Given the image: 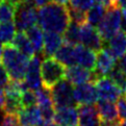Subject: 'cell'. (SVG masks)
Masks as SVG:
<instances>
[{"instance_id":"6da1fadb","label":"cell","mask_w":126,"mask_h":126,"mask_svg":"<svg viewBox=\"0 0 126 126\" xmlns=\"http://www.w3.org/2000/svg\"><path fill=\"white\" fill-rule=\"evenodd\" d=\"M68 6L57 2H49L38 11V24L45 31L64 33L70 23Z\"/></svg>"},{"instance_id":"7a4b0ae2","label":"cell","mask_w":126,"mask_h":126,"mask_svg":"<svg viewBox=\"0 0 126 126\" xmlns=\"http://www.w3.org/2000/svg\"><path fill=\"white\" fill-rule=\"evenodd\" d=\"M29 58L30 57L26 56L13 44H3L1 61L6 68L12 80L20 81L24 79Z\"/></svg>"},{"instance_id":"3957f363","label":"cell","mask_w":126,"mask_h":126,"mask_svg":"<svg viewBox=\"0 0 126 126\" xmlns=\"http://www.w3.org/2000/svg\"><path fill=\"white\" fill-rule=\"evenodd\" d=\"M121 23H122V10L119 4L115 3L106 7L105 15L97 26V29L103 41H109L112 35L121 30Z\"/></svg>"},{"instance_id":"277c9868","label":"cell","mask_w":126,"mask_h":126,"mask_svg":"<svg viewBox=\"0 0 126 126\" xmlns=\"http://www.w3.org/2000/svg\"><path fill=\"white\" fill-rule=\"evenodd\" d=\"M32 0H23L16 6L14 23L17 31H26L38 23V11Z\"/></svg>"},{"instance_id":"5b68a950","label":"cell","mask_w":126,"mask_h":126,"mask_svg":"<svg viewBox=\"0 0 126 126\" xmlns=\"http://www.w3.org/2000/svg\"><path fill=\"white\" fill-rule=\"evenodd\" d=\"M41 75L43 85L51 89L60 80L66 78V68L55 57L48 56L41 64Z\"/></svg>"},{"instance_id":"8992f818","label":"cell","mask_w":126,"mask_h":126,"mask_svg":"<svg viewBox=\"0 0 126 126\" xmlns=\"http://www.w3.org/2000/svg\"><path fill=\"white\" fill-rule=\"evenodd\" d=\"M50 90L55 110L77 105L74 98V87L67 78L60 80Z\"/></svg>"},{"instance_id":"52a82bcc","label":"cell","mask_w":126,"mask_h":126,"mask_svg":"<svg viewBox=\"0 0 126 126\" xmlns=\"http://www.w3.org/2000/svg\"><path fill=\"white\" fill-rule=\"evenodd\" d=\"M94 82H95L97 89L98 99L117 102L123 96V92L110 79V76H101V77L97 78Z\"/></svg>"},{"instance_id":"ba28073f","label":"cell","mask_w":126,"mask_h":126,"mask_svg":"<svg viewBox=\"0 0 126 126\" xmlns=\"http://www.w3.org/2000/svg\"><path fill=\"white\" fill-rule=\"evenodd\" d=\"M42 53H35L33 56L29 58V63L26 70V74L24 80L29 90L37 91L43 85L42 81V75H41V64L42 60L41 56Z\"/></svg>"},{"instance_id":"9c48e42d","label":"cell","mask_w":126,"mask_h":126,"mask_svg":"<svg viewBox=\"0 0 126 126\" xmlns=\"http://www.w3.org/2000/svg\"><path fill=\"white\" fill-rule=\"evenodd\" d=\"M35 92L37 95L38 106L43 117L44 122H50L53 121L55 115V107L53 104V99L51 95V90L42 85L40 89H38Z\"/></svg>"},{"instance_id":"30bf717a","label":"cell","mask_w":126,"mask_h":126,"mask_svg":"<svg viewBox=\"0 0 126 126\" xmlns=\"http://www.w3.org/2000/svg\"><path fill=\"white\" fill-rule=\"evenodd\" d=\"M80 43L96 52L101 50L104 45V41L98 29H96L95 26L89 24L88 22L80 25Z\"/></svg>"},{"instance_id":"8fae6325","label":"cell","mask_w":126,"mask_h":126,"mask_svg":"<svg viewBox=\"0 0 126 126\" xmlns=\"http://www.w3.org/2000/svg\"><path fill=\"white\" fill-rule=\"evenodd\" d=\"M74 98L78 105L81 104H95L98 101V93L94 81L84 82L75 85Z\"/></svg>"},{"instance_id":"7c38bea8","label":"cell","mask_w":126,"mask_h":126,"mask_svg":"<svg viewBox=\"0 0 126 126\" xmlns=\"http://www.w3.org/2000/svg\"><path fill=\"white\" fill-rule=\"evenodd\" d=\"M66 78L73 85H78L84 82L95 81L98 76L94 72V70H90L81 66L75 65L70 66L66 69Z\"/></svg>"},{"instance_id":"4fadbf2b","label":"cell","mask_w":126,"mask_h":126,"mask_svg":"<svg viewBox=\"0 0 126 126\" xmlns=\"http://www.w3.org/2000/svg\"><path fill=\"white\" fill-rule=\"evenodd\" d=\"M117 65V58H115L106 49L102 48L97 53L96 57V66L94 72L99 77L101 76H109L111 70L115 68Z\"/></svg>"},{"instance_id":"5bb4252c","label":"cell","mask_w":126,"mask_h":126,"mask_svg":"<svg viewBox=\"0 0 126 126\" xmlns=\"http://www.w3.org/2000/svg\"><path fill=\"white\" fill-rule=\"evenodd\" d=\"M80 126H100L101 118L97 106L94 104H81L78 107Z\"/></svg>"},{"instance_id":"9a60e30c","label":"cell","mask_w":126,"mask_h":126,"mask_svg":"<svg viewBox=\"0 0 126 126\" xmlns=\"http://www.w3.org/2000/svg\"><path fill=\"white\" fill-rule=\"evenodd\" d=\"M53 121L61 126H78V109H76L75 106L56 109Z\"/></svg>"},{"instance_id":"2e32d148","label":"cell","mask_w":126,"mask_h":126,"mask_svg":"<svg viewBox=\"0 0 126 126\" xmlns=\"http://www.w3.org/2000/svg\"><path fill=\"white\" fill-rule=\"evenodd\" d=\"M96 51L92 50L83 45L76 44L75 45V58L76 65L81 66L83 68L90 70H94L96 66Z\"/></svg>"},{"instance_id":"e0dca14e","label":"cell","mask_w":126,"mask_h":126,"mask_svg":"<svg viewBox=\"0 0 126 126\" xmlns=\"http://www.w3.org/2000/svg\"><path fill=\"white\" fill-rule=\"evenodd\" d=\"M103 48L106 49L115 58H118L126 52V33L122 30H119L116 34L104 42Z\"/></svg>"},{"instance_id":"ac0fdd59","label":"cell","mask_w":126,"mask_h":126,"mask_svg":"<svg viewBox=\"0 0 126 126\" xmlns=\"http://www.w3.org/2000/svg\"><path fill=\"white\" fill-rule=\"evenodd\" d=\"M22 126H42L44 120L39 106L33 105L29 107H23L18 114Z\"/></svg>"},{"instance_id":"d6986e66","label":"cell","mask_w":126,"mask_h":126,"mask_svg":"<svg viewBox=\"0 0 126 126\" xmlns=\"http://www.w3.org/2000/svg\"><path fill=\"white\" fill-rule=\"evenodd\" d=\"M63 44H64V38L62 37L61 33L53 32V31H45L43 56H53Z\"/></svg>"},{"instance_id":"ffe728a7","label":"cell","mask_w":126,"mask_h":126,"mask_svg":"<svg viewBox=\"0 0 126 126\" xmlns=\"http://www.w3.org/2000/svg\"><path fill=\"white\" fill-rule=\"evenodd\" d=\"M96 106L101 120H120L118 105L116 104V102L98 99V101L96 102Z\"/></svg>"},{"instance_id":"44dd1931","label":"cell","mask_w":126,"mask_h":126,"mask_svg":"<svg viewBox=\"0 0 126 126\" xmlns=\"http://www.w3.org/2000/svg\"><path fill=\"white\" fill-rule=\"evenodd\" d=\"M11 44H13L17 49H19L22 53H24L28 57L33 56L37 53L33 45L31 44L30 40L28 39L25 31H18V32H16Z\"/></svg>"},{"instance_id":"7402d4cb","label":"cell","mask_w":126,"mask_h":126,"mask_svg":"<svg viewBox=\"0 0 126 126\" xmlns=\"http://www.w3.org/2000/svg\"><path fill=\"white\" fill-rule=\"evenodd\" d=\"M54 57L62 63L65 67L75 66L76 65V58H75V45H72L69 43L63 44L61 48L55 52Z\"/></svg>"},{"instance_id":"603a6c76","label":"cell","mask_w":126,"mask_h":126,"mask_svg":"<svg viewBox=\"0 0 126 126\" xmlns=\"http://www.w3.org/2000/svg\"><path fill=\"white\" fill-rule=\"evenodd\" d=\"M31 44L33 45L37 53H42L44 48V32L43 29L38 25H33L25 31Z\"/></svg>"},{"instance_id":"cb8c5ba5","label":"cell","mask_w":126,"mask_h":126,"mask_svg":"<svg viewBox=\"0 0 126 126\" xmlns=\"http://www.w3.org/2000/svg\"><path fill=\"white\" fill-rule=\"evenodd\" d=\"M106 6H104L101 3H95L94 5L90 8V10L85 13V17H87V22L92 26H97L102 21L103 17L105 15Z\"/></svg>"},{"instance_id":"d4e9b609","label":"cell","mask_w":126,"mask_h":126,"mask_svg":"<svg viewBox=\"0 0 126 126\" xmlns=\"http://www.w3.org/2000/svg\"><path fill=\"white\" fill-rule=\"evenodd\" d=\"M64 41L72 45L80 43V24L70 21L69 25L64 31Z\"/></svg>"},{"instance_id":"484cf974","label":"cell","mask_w":126,"mask_h":126,"mask_svg":"<svg viewBox=\"0 0 126 126\" xmlns=\"http://www.w3.org/2000/svg\"><path fill=\"white\" fill-rule=\"evenodd\" d=\"M16 26L14 21L0 23V42L2 44L12 43L16 34Z\"/></svg>"},{"instance_id":"4316f807","label":"cell","mask_w":126,"mask_h":126,"mask_svg":"<svg viewBox=\"0 0 126 126\" xmlns=\"http://www.w3.org/2000/svg\"><path fill=\"white\" fill-rule=\"evenodd\" d=\"M16 6L7 0H3L0 3V23L14 21Z\"/></svg>"},{"instance_id":"83f0119b","label":"cell","mask_w":126,"mask_h":126,"mask_svg":"<svg viewBox=\"0 0 126 126\" xmlns=\"http://www.w3.org/2000/svg\"><path fill=\"white\" fill-rule=\"evenodd\" d=\"M110 79L114 81L118 87L121 89V91L123 92V94L126 92V74L123 73L118 67H115L111 70V72L109 74Z\"/></svg>"},{"instance_id":"f1b7e54d","label":"cell","mask_w":126,"mask_h":126,"mask_svg":"<svg viewBox=\"0 0 126 126\" xmlns=\"http://www.w3.org/2000/svg\"><path fill=\"white\" fill-rule=\"evenodd\" d=\"M21 103L23 107H29L38 104L37 101V95L35 92L32 90H26L21 94Z\"/></svg>"},{"instance_id":"f546056e","label":"cell","mask_w":126,"mask_h":126,"mask_svg":"<svg viewBox=\"0 0 126 126\" xmlns=\"http://www.w3.org/2000/svg\"><path fill=\"white\" fill-rule=\"evenodd\" d=\"M95 3V0H70L69 6L87 13Z\"/></svg>"},{"instance_id":"4dcf8cb0","label":"cell","mask_w":126,"mask_h":126,"mask_svg":"<svg viewBox=\"0 0 126 126\" xmlns=\"http://www.w3.org/2000/svg\"><path fill=\"white\" fill-rule=\"evenodd\" d=\"M68 11H69V16H70V20L74 21L78 24H83L87 22V17H85V12L76 10L68 5Z\"/></svg>"},{"instance_id":"1f68e13d","label":"cell","mask_w":126,"mask_h":126,"mask_svg":"<svg viewBox=\"0 0 126 126\" xmlns=\"http://www.w3.org/2000/svg\"><path fill=\"white\" fill-rule=\"evenodd\" d=\"M1 126H22V125L20 123L18 115L6 114L5 117H4V120H3Z\"/></svg>"},{"instance_id":"d6a6232c","label":"cell","mask_w":126,"mask_h":126,"mask_svg":"<svg viewBox=\"0 0 126 126\" xmlns=\"http://www.w3.org/2000/svg\"><path fill=\"white\" fill-rule=\"evenodd\" d=\"M11 81V76L8 74L6 68L3 64L0 63V88H5Z\"/></svg>"},{"instance_id":"836d02e7","label":"cell","mask_w":126,"mask_h":126,"mask_svg":"<svg viewBox=\"0 0 126 126\" xmlns=\"http://www.w3.org/2000/svg\"><path fill=\"white\" fill-rule=\"evenodd\" d=\"M118 110H119V116L121 119L126 120V99L124 96H122L118 101Z\"/></svg>"},{"instance_id":"e575fe53","label":"cell","mask_w":126,"mask_h":126,"mask_svg":"<svg viewBox=\"0 0 126 126\" xmlns=\"http://www.w3.org/2000/svg\"><path fill=\"white\" fill-rule=\"evenodd\" d=\"M117 67L126 74V52L117 60Z\"/></svg>"},{"instance_id":"d590c367","label":"cell","mask_w":126,"mask_h":126,"mask_svg":"<svg viewBox=\"0 0 126 126\" xmlns=\"http://www.w3.org/2000/svg\"><path fill=\"white\" fill-rule=\"evenodd\" d=\"M120 123H121L120 120H114V121L101 120L100 126H120Z\"/></svg>"},{"instance_id":"8d00e7d4","label":"cell","mask_w":126,"mask_h":126,"mask_svg":"<svg viewBox=\"0 0 126 126\" xmlns=\"http://www.w3.org/2000/svg\"><path fill=\"white\" fill-rule=\"evenodd\" d=\"M5 100H6V96H5L4 89L0 88V109L4 110V106H5Z\"/></svg>"},{"instance_id":"74e56055","label":"cell","mask_w":126,"mask_h":126,"mask_svg":"<svg viewBox=\"0 0 126 126\" xmlns=\"http://www.w3.org/2000/svg\"><path fill=\"white\" fill-rule=\"evenodd\" d=\"M121 30L126 33V8H122V23H121Z\"/></svg>"},{"instance_id":"f35d334b","label":"cell","mask_w":126,"mask_h":126,"mask_svg":"<svg viewBox=\"0 0 126 126\" xmlns=\"http://www.w3.org/2000/svg\"><path fill=\"white\" fill-rule=\"evenodd\" d=\"M32 1H33V3L35 4V6L37 7H41V6L45 5V4L51 2L52 0H32Z\"/></svg>"},{"instance_id":"ab89813d","label":"cell","mask_w":126,"mask_h":126,"mask_svg":"<svg viewBox=\"0 0 126 126\" xmlns=\"http://www.w3.org/2000/svg\"><path fill=\"white\" fill-rule=\"evenodd\" d=\"M6 115V112L5 110H4L3 109H0V126H1L2 122H3V120H4V117H5Z\"/></svg>"},{"instance_id":"60d3db41","label":"cell","mask_w":126,"mask_h":126,"mask_svg":"<svg viewBox=\"0 0 126 126\" xmlns=\"http://www.w3.org/2000/svg\"><path fill=\"white\" fill-rule=\"evenodd\" d=\"M117 2L121 8H126V0H117Z\"/></svg>"},{"instance_id":"b9f144b4","label":"cell","mask_w":126,"mask_h":126,"mask_svg":"<svg viewBox=\"0 0 126 126\" xmlns=\"http://www.w3.org/2000/svg\"><path fill=\"white\" fill-rule=\"evenodd\" d=\"M54 1L57 3L63 4V5H67V6H68L69 3H70V0H54Z\"/></svg>"},{"instance_id":"7bdbcfd3","label":"cell","mask_w":126,"mask_h":126,"mask_svg":"<svg viewBox=\"0 0 126 126\" xmlns=\"http://www.w3.org/2000/svg\"><path fill=\"white\" fill-rule=\"evenodd\" d=\"M42 126H61V125H58L57 123H53L52 121H50V122H44V124Z\"/></svg>"},{"instance_id":"ee69618b","label":"cell","mask_w":126,"mask_h":126,"mask_svg":"<svg viewBox=\"0 0 126 126\" xmlns=\"http://www.w3.org/2000/svg\"><path fill=\"white\" fill-rule=\"evenodd\" d=\"M2 51H3V45L1 42H0V58L2 56Z\"/></svg>"},{"instance_id":"f6af8a7d","label":"cell","mask_w":126,"mask_h":126,"mask_svg":"<svg viewBox=\"0 0 126 126\" xmlns=\"http://www.w3.org/2000/svg\"><path fill=\"white\" fill-rule=\"evenodd\" d=\"M120 126H126V120L122 121V122H121V123H120Z\"/></svg>"},{"instance_id":"bcb514c9","label":"cell","mask_w":126,"mask_h":126,"mask_svg":"<svg viewBox=\"0 0 126 126\" xmlns=\"http://www.w3.org/2000/svg\"><path fill=\"white\" fill-rule=\"evenodd\" d=\"M124 97H125V99H126V92L124 93Z\"/></svg>"},{"instance_id":"7dc6e473","label":"cell","mask_w":126,"mask_h":126,"mask_svg":"<svg viewBox=\"0 0 126 126\" xmlns=\"http://www.w3.org/2000/svg\"><path fill=\"white\" fill-rule=\"evenodd\" d=\"M2 1H3V0H0V3H1V2H2Z\"/></svg>"},{"instance_id":"c3c4849f","label":"cell","mask_w":126,"mask_h":126,"mask_svg":"<svg viewBox=\"0 0 126 126\" xmlns=\"http://www.w3.org/2000/svg\"><path fill=\"white\" fill-rule=\"evenodd\" d=\"M115 1H117V0H115Z\"/></svg>"}]
</instances>
